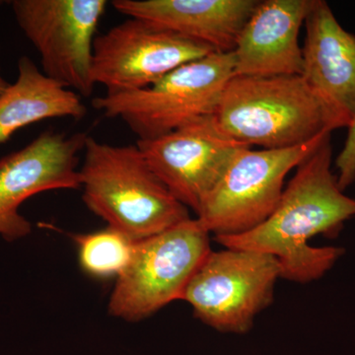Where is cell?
Returning a JSON list of instances; mask_svg holds the SVG:
<instances>
[{
    "label": "cell",
    "mask_w": 355,
    "mask_h": 355,
    "mask_svg": "<svg viewBox=\"0 0 355 355\" xmlns=\"http://www.w3.org/2000/svg\"><path fill=\"white\" fill-rule=\"evenodd\" d=\"M347 130L349 135L345 147L336 160L338 170V184L342 191L355 181V116Z\"/></svg>",
    "instance_id": "cell-17"
},
{
    "label": "cell",
    "mask_w": 355,
    "mask_h": 355,
    "mask_svg": "<svg viewBox=\"0 0 355 355\" xmlns=\"http://www.w3.org/2000/svg\"><path fill=\"white\" fill-rule=\"evenodd\" d=\"M81 96L44 73L31 58L18 60V76L0 95V144L18 130L49 119L83 120Z\"/></svg>",
    "instance_id": "cell-15"
},
{
    "label": "cell",
    "mask_w": 355,
    "mask_h": 355,
    "mask_svg": "<svg viewBox=\"0 0 355 355\" xmlns=\"http://www.w3.org/2000/svg\"><path fill=\"white\" fill-rule=\"evenodd\" d=\"M257 0H114L112 6L128 17L139 18L211 46L234 51L240 32Z\"/></svg>",
    "instance_id": "cell-14"
},
{
    "label": "cell",
    "mask_w": 355,
    "mask_h": 355,
    "mask_svg": "<svg viewBox=\"0 0 355 355\" xmlns=\"http://www.w3.org/2000/svg\"><path fill=\"white\" fill-rule=\"evenodd\" d=\"M331 132L284 149L238 151L219 183L203 200L197 216L214 235H237L266 220L277 207L284 180Z\"/></svg>",
    "instance_id": "cell-6"
},
{
    "label": "cell",
    "mask_w": 355,
    "mask_h": 355,
    "mask_svg": "<svg viewBox=\"0 0 355 355\" xmlns=\"http://www.w3.org/2000/svg\"><path fill=\"white\" fill-rule=\"evenodd\" d=\"M331 135L296 168L277 207L265 221L247 232L217 235L223 248L272 254L279 260L282 277L313 282L323 277L342 257L343 249L315 248L308 241L319 234H336L355 216V200L343 195L331 172Z\"/></svg>",
    "instance_id": "cell-1"
},
{
    "label": "cell",
    "mask_w": 355,
    "mask_h": 355,
    "mask_svg": "<svg viewBox=\"0 0 355 355\" xmlns=\"http://www.w3.org/2000/svg\"><path fill=\"white\" fill-rule=\"evenodd\" d=\"M314 1L257 2L233 51L234 76H301L303 57L299 33Z\"/></svg>",
    "instance_id": "cell-13"
},
{
    "label": "cell",
    "mask_w": 355,
    "mask_h": 355,
    "mask_svg": "<svg viewBox=\"0 0 355 355\" xmlns=\"http://www.w3.org/2000/svg\"><path fill=\"white\" fill-rule=\"evenodd\" d=\"M76 245L79 266L96 279H118L130 265L137 240L110 227L70 235Z\"/></svg>",
    "instance_id": "cell-16"
},
{
    "label": "cell",
    "mask_w": 355,
    "mask_h": 355,
    "mask_svg": "<svg viewBox=\"0 0 355 355\" xmlns=\"http://www.w3.org/2000/svg\"><path fill=\"white\" fill-rule=\"evenodd\" d=\"M214 51L148 21L128 17L96 37L93 79L106 88V94L132 92Z\"/></svg>",
    "instance_id": "cell-9"
},
{
    "label": "cell",
    "mask_w": 355,
    "mask_h": 355,
    "mask_svg": "<svg viewBox=\"0 0 355 355\" xmlns=\"http://www.w3.org/2000/svg\"><path fill=\"white\" fill-rule=\"evenodd\" d=\"M137 146L154 174L196 214L238 151L249 147L226 135L214 114L155 139L137 140Z\"/></svg>",
    "instance_id": "cell-10"
},
{
    "label": "cell",
    "mask_w": 355,
    "mask_h": 355,
    "mask_svg": "<svg viewBox=\"0 0 355 355\" xmlns=\"http://www.w3.org/2000/svg\"><path fill=\"white\" fill-rule=\"evenodd\" d=\"M79 179L88 209L137 241L191 218L137 144L113 146L88 137Z\"/></svg>",
    "instance_id": "cell-2"
},
{
    "label": "cell",
    "mask_w": 355,
    "mask_h": 355,
    "mask_svg": "<svg viewBox=\"0 0 355 355\" xmlns=\"http://www.w3.org/2000/svg\"><path fill=\"white\" fill-rule=\"evenodd\" d=\"M280 263L272 254L224 248L210 251L182 300L202 323L223 333L244 334L270 304Z\"/></svg>",
    "instance_id": "cell-7"
},
{
    "label": "cell",
    "mask_w": 355,
    "mask_h": 355,
    "mask_svg": "<svg viewBox=\"0 0 355 355\" xmlns=\"http://www.w3.org/2000/svg\"><path fill=\"white\" fill-rule=\"evenodd\" d=\"M89 135L48 130L0 158V237L15 242L31 234L21 205L44 191L80 190L79 161Z\"/></svg>",
    "instance_id": "cell-11"
},
{
    "label": "cell",
    "mask_w": 355,
    "mask_h": 355,
    "mask_svg": "<svg viewBox=\"0 0 355 355\" xmlns=\"http://www.w3.org/2000/svg\"><path fill=\"white\" fill-rule=\"evenodd\" d=\"M209 234L197 218H189L137 241L132 261L116 279L110 296V314L137 322L182 300L191 277L211 251Z\"/></svg>",
    "instance_id": "cell-5"
},
{
    "label": "cell",
    "mask_w": 355,
    "mask_h": 355,
    "mask_svg": "<svg viewBox=\"0 0 355 355\" xmlns=\"http://www.w3.org/2000/svg\"><path fill=\"white\" fill-rule=\"evenodd\" d=\"M304 26L301 76L321 107L327 128H349L355 116V36L324 0H315Z\"/></svg>",
    "instance_id": "cell-12"
},
{
    "label": "cell",
    "mask_w": 355,
    "mask_h": 355,
    "mask_svg": "<svg viewBox=\"0 0 355 355\" xmlns=\"http://www.w3.org/2000/svg\"><path fill=\"white\" fill-rule=\"evenodd\" d=\"M16 22L41 58L46 76L80 95L94 91L93 49L105 0H13Z\"/></svg>",
    "instance_id": "cell-8"
},
{
    "label": "cell",
    "mask_w": 355,
    "mask_h": 355,
    "mask_svg": "<svg viewBox=\"0 0 355 355\" xmlns=\"http://www.w3.org/2000/svg\"><path fill=\"white\" fill-rule=\"evenodd\" d=\"M214 116L226 135L251 148H291L331 132L301 76H234Z\"/></svg>",
    "instance_id": "cell-3"
},
{
    "label": "cell",
    "mask_w": 355,
    "mask_h": 355,
    "mask_svg": "<svg viewBox=\"0 0 355 355\" xmlns=\"http://www.w3.org/2000/svg\"><path fill=\"white\" fill-rule=\"evenodd\" d=\"M234 72L233 51H214L178 67L148 87L96 97L92 106L108 118L121 119L137 140L155 139L214 114Z\"/></svg>",
    "instance_id": "cell-4"
},
{
    "label": "cell",
    "mask_w": 355,
    "mask_h": 355,
    "mask_svg": "<svg viewBox=\"0 0 355 355\" xmlns=\"http://www.w3.org/2000/svg\"><path fill=\"white\" fill-rule=\"evenodd\" d=\"M9 83H7L6 79H4V77L2 76L1 69H0V95H1V93L3 92L4 89H6Z\"/></svg>",
    "instance_id": "cell-18"
}]
</instances>
